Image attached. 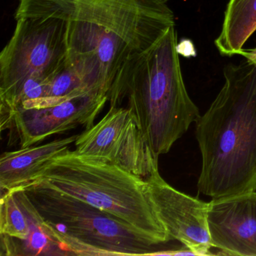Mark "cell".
I'll list each match as a JSON object with an SVG mask.
<instances>
[{"instance_id": "1", "label": "cell", "mask_w": 256, "mask_h": 256, "mask_svg": "<svg viewBox=\"0 0 256 256\" xmlns=\"http://www.w3.org/2000/svg\"><path fill=\"white\" fill-rule=\"evenodd\" d=\"M16 18L68 20V62L89 89L108 94L124 64L175 26L156 0H19Z\"/></svg>"}, {"instance_id": "2", "label": "cell", "mask_w": 256, "mask_h": 256, "mask_svg": "<svg viewBox=\"0 0 256 256\" xmlns=\"http://www.w3.org/2000/svg\"><path fill=\"white\" fill-rule=\"evenodd\" d=\"M224 82L196 122L198 190L212 198L256 191V64H229Z\"/></svg>"}, {"instance_id": "3", "label": "cell", "mask_w": 256, "mask_h": 256, "mask_svg": "<svg viewBox=\"0 0 256 256\" xmlns=\"http://www.w3.org/2000/svg\"><path fill=\"white\" fill-rule=\"evenodd\" d=\"M108 97L110 107L126 102L156 156L170 151L200 116L184 84L175 26L122 65Z\"/></svg>"}, {"instance_id": "4", "label": "cell", "mask_w": 256, "mask_h": 256, "mask_svg": "<svg viewBox=\"0 0 256 256\" xmlns=\"http://www.w3.org/2000/svg\"><path fill=\"white\" fill-rule=\"evenodd\" d=\"M34 181L114 216L157 245L172 240L151 208L144 178L116 164L68 150L46 164Z\"/></svg>"}, {"instance_id": "5", "label": "cell", "mask_w": 256, "mask_h": 256, "mask_svg": "<svg viewBox=\"0 0 256 256\" xmlns=\"http://www.w3.org/2000/svg\"><path fill=\"white\" fill-rule=\"evenodd\" d=\"M73 256H154L161 246L128 223L40 181L23 186Z\"/></svg>"}, {"instance_id": "6", "label": "cell", "mask_w": 256, "mask_h": 256, "mask_svg": "<svg viewBox=\"0 0 256 256\" xmlns=\"http://www.w3.org/2000/svg\"><path fill=\"white\" fill-rule=\"evenodd\" d=\"M16 19L0 53V108L10 104L30 79L52 80L68 64V20L54 17Z\"/></svg>"}, {"instance_id": "7", "label": "cell", "mask_w": 256, "mask_h": 256, "mask_svg": "<svg viewBox=\"0 0 256 256\" xmlns=\"http://www.w3.org/2000/svg\"><path fill=\"white\" fill-rule=\"evenodd\" d=\"M74 146L78 154L106 160L144 179L158 166L134 114L124 106L110 107L97 124L78 134Z\"/></svg>"}, {"instance_id": "8", "label": "cell", "mask_w": 256, "mask_h": 256, "mask_svg": "<svg viewBox=\"0 0 256 256\" xmlns=\"http://www.w3.org/2000/svg\"><path fill=\"white\" fill-rule=\"evenodd\" d=\"M107 102V94L90 91L49 107L18 108L1 118V130H10V138L16 136L22 148L34 146L78 127L90 128Z\"/></svg>"}, {"instance_id": "9", "label": "cell", "mask_w": 256, "mask_h": 256, "mask_svg": "<svg viewBox=\"0 0 256 256\" xmlns=\"http://www.w3.org/2000/svg\"><path fill=\"white\" fill-rule=\"evenodd\" d=\"M145 181L151 208L170 240L179 241L196 256L211 254L208 202L172 187L162 178L158 166L152 169Z\"/></svg>"}, {"instance_id": "10", "label": "cell", "mask_w": 256, "mask_h": 256, "mask_svg": "<svg viewBox=\"0 0 256 256\" xmlns=\"http://www.w3.org/2000/svg\"><path fill=\"white\" fill-rule=\"evenodd\" d=\"M212 248L229 256H256V191L208 202Z\"/></svg>"}, {"instance_id": "11", "label": "cell", "mask_w": 256, "mask_h": 256, "mask_svg": "<svg viewBox=\"0 0 256 256\" xmlns=\"http://www.w3.org/2000/svg\"><path fill=\"white\" fill-rule=\"evenodd\" d=\"M78 134L56 139L40 146L5 152L0 157L1 192L34 182L46 164L70 150Z\"/></svg>"}, {"instance_id": "12", "label": "cell", "mask_w": 256, "mask_h": 256, "mask_svg": "<svg viewBox=\"0 0 256 256\" xmlns=\"http://www.w3.org/2000/svg\"><path fill=\"white\" fill-rule=\"evenodd\" d=\"M256 31V0H229L216 47L222 56L239 55Z\"/></svg>"}, {"instance_id": "13", "label": "cell", "mask_w": 256, "mask_h": 256, "mask_svg": "<svg viewBox=\"0 0 256 256\" xmlns=\"http://www.w3.org/2000/svg\"><path fill=\"white\" fill-rule=\"evenodd\" d=\"M42 220L23 187L2 192L0 200V234L25 240Z\"/></svg>"}, {"instance_id": "14", "label": "cell", "mask_w": 256, "mask_h": 256, "mask_svg": "<svg viewBox=\"0 0 256 256\" xmlns=\"http://www.w3.org/2000/svg\"><path fill=\"white\" fill-rule=\"evenodd\" d=\"M1 235V256H70L72 253L58 239L46 220L32 229L25 240Z\"/></svg>"}, {"instance_id": "15", "label": "cell", "mask_w": 256, "mask_h": 256, "mask_svg": "<svg viewBox=\"0 0 256 256\" xmlns=\"http://www.w3.org/2000/svg\"><path fill=\"white\" fill-rule=\"evenodd\" d=\"M90 91L94 90L86 86L82 78L68 62L50 80L46 96H72Z\"/></svg>"}, {"instance_id": "16", "label": "cell", "mask_w": 256, "mask_h": 256, "mask_svg": "<svg viewBox=\"0 0 256 256\" xmlns=\"http://www.w3.org/2000/svg\"><path fill=\"white\" fill-rule=\"evenodd\" d=\"M239 55L244 56L246 60L256 64V47L254 48L247 49V50L244 49Z\"/></svg>"}, {"instance_id": "17", "label": "cell", "mask_w": 256, "mask_h": 256, "mask_svg": "<svg viewBox=\"0 0 256 256\" xmlns=\"http://www.w3.org/2000/svg\"><path fill=\"white\" fill-rule=\"evenodd\" d=\"M158 2H161V4H166L167 2H168L169 0H156Z\"/></svg>"}]
</instances>
